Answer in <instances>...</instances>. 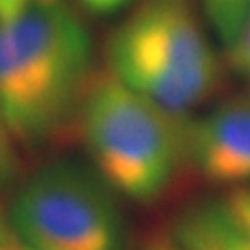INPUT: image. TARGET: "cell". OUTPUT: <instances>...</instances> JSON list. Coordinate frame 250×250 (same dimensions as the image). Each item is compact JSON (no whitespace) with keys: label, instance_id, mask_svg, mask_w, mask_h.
<instances>
[{"label":"cell","instance_id":"6da1fadb","mask_svg":"<svg viewBox=\"0 0 250 250\" xmlns=\"http://www.w3.org/2000/svg\"><path fill=\"white\" fill-rule=\"evenodd\" d=\"M92 38L67 0H25L0 19V111L21 146L48 144L92 82Z\"/></svg>","mask_w":250,"mask_h":250},{"label":"cell","instance_id":"7a4b0ae2","mask_svg":"<svg viewBox=\"0 0 250 250\" xmlns=\"http://www.w3.org/2000/svg\"><path fill=\"white\" fill-rule=\"evenodd\" d=\"M108 73L177 119L213 96L221 65L194 0H142L106 42Z\"/></svg>","mask_w":250,"mask_h":250},{"label":"cell","instance_id":"3957f363","mask_svg":"<svg viewBox=\"0 0 250 250\" xmlns=\"http://www.w3.org/2000/svg\"><path fill=\"white\" fill-rule=\"evenodd\" d=\"M77 119L94 171L123 198L159 200L186 161V123L108 71L92 77Z\"/></svg>","mask_w":250,"mask_h":250},{"label":"cell","instance_id":"277c9868","mask_svg":"<svg viewBox=\"0 0 250 250\" xmlns=\"http://www.w3.org/2000/svg\"><path fill=\"white\" fill-rule=\"evenodd\" d=\"M13 231L27 250H123L117 192L94 169L54 161L15 188Z\"/></svg>","mask_w":250,"mask_h":250},{"label":"cell","instance_id":"5b68a950","mask_svg":"<svg viewBox=\"0 0 250 250\" xmlns=\"http://www.w3.org/2000/svg\"><path fill=\"white\" fill-rule=\"evenodd\" d=\"M186 161L210 184L250 186V98H233L186 123Z\"/></svg>","mask_w":250,"mask_h":250},{"label":"cell","instance_id":"8992f818","mask_svg":"<svg viewBox=\"0 0 250 250\" xmlns=\"http://www.w3.org/2000/svg\"><path fill=\"white\" fill-rule=\"evenodd\" d=\"M173 244L179 250H250V231L225 200H205L177 217Z\"/></svg>","mask_w":250,"mask_h":250},{"label":"cell","instance_id":"52a82bcc","mask_svg":"<svg viewBox=\"0 0 250 250\" xmlns=\"http://www.w3.org/2000/svg\"><path fill=\"white\" fill-rule=\"evenodd\" d=\"M198 4L217 40L229 50L246 25L250 0H198Z\"/></svg>","mask_w":250,"mask_h":250},{"label":"cell","instance_id":"ba28073f","mask_svg":"<svg viewBox=\"0 0 250 250\" xmlns=\"http://www.w3.org/2000/svg\"><path fill=\"white\" fill-rule=\"evenodd\" d=\"M21 173V161L17 152V138L11 131L2 111H0V192L15 186Z\"/></svg>","mask_w":250,"mask_h":250},{"label":"cell","instance_id":"9c48e42d","mask_svg":"<svg viewBox=\"0 0 250 250\" xmlns=\"http://www.w3.org/2000/svg\"><path fill=\"white\" fill-rule=\"evenodd\" d=\"M225 52H228V61H229L233 71L244 75V77H250V13H248L246 25L242 29L236 44Z\"/></svg>","mask_w":250,"mask_h":250},{"label":"cell","instance_id":"30bf717a","mask_svg":"<svg viewBox=\"0 0 250 250\" xmlns=\"http://www.w3.org/2000/svg\"><path fill=\"white\" fill-rule=\"evenodd\" d=\"M225 202H228L229 210L236 215L238 221L250 231V186L248 188H236V190L225 198Z\"/></svg>","mask_w":250,"mask_h":250},{"label":"cell","instance_id":"8fae6325","mask_svg":"<svg viewBox=\"0 0 250 250\" xmlns=\"http://www.w3.org/2000/svg\"><path fill=\"white\" fill-rule=\"evenodd\" d=\"M80 2L94 15H111L121 11L123 6H127L134 0H80Z\"/></svg>","mask_w":250,"mask_h":250},{"label":"cell","instance_id":"7c38bea8","mask_svg":"<svg viewBox=\"0 0 250 250\" xmlns=\"http://www.w3.org/2000/svg\"><path fill=\"white\" fill-rule=\"evenodd\" d=\"M17 248H19V240L13 231L11 219L0 208V250H17Z\"/></svg>","mask_w":250,"mask_h":250},{"label":"cell","instance_id":"4fadbf2b","mask_svg":"<svg viewBox=\"0 0 250 250\" xmlns=\"http://www.w3.org/2000/svg\"><path fill=\"white\" fill-rule=\"evenodd\" d=\"M23 4H25V0H0V19L17 13Z\"/></svg>","mask_w":250,"mask_h":250},{"label":"cell","instance_id":"5bb4252c","mask_svg":"<svg viewBox=\"0 0 250 250\" xmlns=\"http://www.w3.org/2000/svg\"><path fill=\"white\" fill-rule=\"evenodd\" d=\"M144 250H179L175 244H173V240H161V242H154V244H150L148 248H144Z\"/></svg>","mask_w":250,"mask_h":250},{"label":"cell","instance_id":"9a60e30c","mask_svg":"<svg viewBox=\"0 0 250 250\" xmlns=\"http://www.w3.org/2000/svg\"><path fill=\"white\" fill-rule=\"evenodd\" d=\"M17 250H27V248H21V246H19V248H17Z\"/></svg>","mask_w":250,"mask_h":250}]
</instances>
